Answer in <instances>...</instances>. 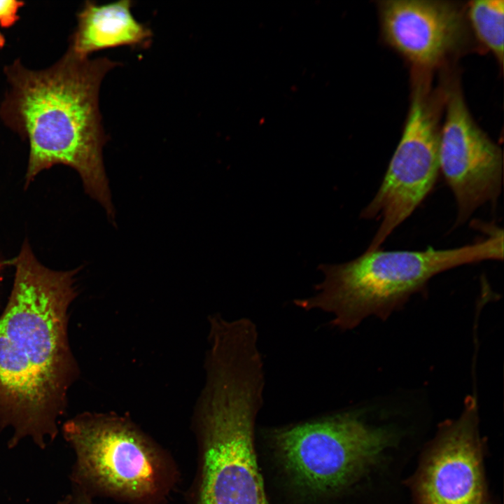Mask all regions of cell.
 Instances as JSON below:
<instances>
[{"label": "cell", "mask_w": 504, "mask_h": 504, "mask_svg": "<svg viewBox=\"0 0 504 504\" xmlns=\"http://www.w3.org/2000/svg\"><path fill=\"white\" fill-rule=\"evenodd\" d=\"M11 263L13 287L0 317V428L13 430L8 448L31 438L43 449L59 433L67 391L78 375L67 336L78 270L46 267L27 241Z\"/></svg>", "instance_id": "1"}, {"label": "cell", "mask_w": 504, "mask_h": 504, "mask_svg": "<svg viewBox=\"0 0 504 504\" xmlns=\"http://www.w3.org/2000/svg\"><path fill=\"white\" fill-rule=\"evenodd\" d=\"M118 64L107 57H80L69 48L42 70L27 69L16 59L4 68L8 89L0 106L4 124L29 146L25 187L43 170L67 165L112 220L115 211L102 155L106 136L98 98L104 76Z\"/></svg>", "instance_id": "2"}, {"label": "cell", "mask_w": 504, "mask_h": 504, "mask_svg": "<svg viewBox=\"0 0 504 504\" xmlns=\"http://www.w3.org/2000/svg\"><path fill=\"white\" fill-rule=\"evenodd\" d=\"M206 371L197 410L202 439L197 504H267L254 447L264 365L251 356H232Z\"/></svg>", "instance_id": "3"}, {"label": "cell", "mask_w": 504, "mask_h": 504, "mask_svg": "<svg viewBox=\"0 0 504 504\" xmlns=\"http://www.w3.org/2000/svg\"><path fill=\"white\" fill-rule=\"evenodd\" d=\"M503 258V231L499 228L485 239L454 248L366 250L345 263L321 265L324 279L316 286V293L293 302L306 311L330 314L332 326L349 330L369 316L386 319L441 272Z\"/></svg>", "instance_id": "4"}, {"label": "cell", "mask_w": 504, "mask_h": 504, "mask_svg": "<svg viewBox=\"0 0 504 504\" xmlns=\"http://www.w3.org/2000/svg\"><path fill=\"white\" fill-rule=\"evenodd\" d=\"M399 431L344 412L274 430L275 451L295 483L318 495L342 492L379 470L398 448Z\"/></svg>", "instance_id": "5"}, {"label": "cell", "mask_w": 504, "mask_h": 504, "mask_svg": "<svg viewBox=\"0 0 504 504\" xmlns=\"http://www.w3.org/2000/svg\"><path fill=\"white\" fill-rule=\"evenodd\" d=\"M74 449V487L90 496L111 494L136 501L155 498L166 487L162 454L128 419L113 414L83 413L62 426Z\"/></svg>", "instance_id": "6"}, {"label": "cell", "mask_w": 504, "mask_h": 504, "mask_svg": "<svg viewBox=\"0 0 504 504\" xmlns=\"http://www.w3.org/2000/svg\"><path fill=\"white\" fill-rule=\"evenodd\" d=\"M437 113L425 82L418 81L400 141L383 181L360 217L379 226L366 250L380 248L432 190L440 170Z\"/></svg>", "instance_id": "7"}, {"label": "cell", "mask_w": 504, "mask_h": 504, "mask_svg": "<svg viewBox=\"0 0 504 504\" xmlns=\"http://www.w3.org/2000/svg\"><path fill=\"white\" fill-rule=\"evenodd\" d=\"M439 137V164L457 204L456 225L479 206L494 204L501 191L503 153L475 123L457 86L445 93Z\"/></svg>", "instance_id": "8"}, {"label": "cell", "mask_w": 504, "mask_h": 504, "mask_svg": "<svg viewBox=\"0 0 504 504\" xmlns=\"http://www.w3.org/2000/svg\"><path fill=\"white\" fill-rule=\"evenodd\" d=\"M418 504H486L476 398L460 416L440 426L414 476Z\"/></svg>", "instance_id": "9"}, {"label": "cell", "mask_w": 504, "mask_h": 504, "mask_svg": "<svg viewBox=\"0 0 504 504\" xmlns=\"http://www.w3.org/2000/svg\"><path fill=\"white\" fill-rule=\"evenodd\" d=\"M378 8L384 39L417 67L437 65L465 39V17L454 2L385 0Z\"/></svg>", "instance_id": "10"}, {"label": "cell", "mask_w": 504, "mask_h": 504, "mask_svg": "<svg viewBox=\"0 0 504 504\" xmlns=\"http://www.w3.org/2000/svg\"><path fill=\"white\" fill-rule=\"evenodd\" d=\"M132 2L105 5L86 1L77 15V27L69 48L82 57L98 50L122 46L146 45L152 33L133 16Z\"/></svg>", "instance_id": "11"}, {"label": "cell", "mask_w": 504, "mask_h": 504, "mask_svg": "<svg viewBox=\"0 0 504 504\" xmlns=\"http://www.w3.org/2000/svg\"><path fill=\"white\" fill-rule=\"evenodd\" d=\"M466 16L477 38L493 53L502 66L504 57V1H472L467 6Z\"/></svg>", "instance_id": "12"}, {"label": "cell", "mask_w": 504, "mask_h": 504, "mask_svg": "<svg viewBox=\"0 0 504 504\" xmlns=\"http://www.w3.org/2000/svg\"><path fill=\"white\" fill-rule=\"evenodd\" d=\"M24 5V3L21 1L1 0L0 26L9 28L15 24L20 18L18 12Z\"/></svg>", "instance_id": "13"}, {"label": "cell", "mask_w": 504, "mask_h": 504, "mask_svg": "<svg viewBox=\"0 0 504 504\" xmlns=\"http://www.w3.org/2000/svg\"><path fill=\"white\" fill-rule=\"evenodd\" d=\"M71 496V504H93L90 496L78 489L74 488V493Z\"/></svg>", "instance_id": "14"}, {"label": "cell", "mask_w": 504, "mask_h": 504, "mask_svg": "<svg viewBox=\"0 0 504 504\" xmlns=\"http://www.w3.org/2000/svg\"><path fill=\"white\" fill-rule=\"evenodd\" d=\"M71 495H67L63 499L59 500L57 503V504H71Z\"/></svg>", "instance_id": "15"}, {"label": "cell", "mask_w": 504, "mask_h": 504, "mask_svg": "<svg viewBox=\"0 0 504 504\" xmlns=\"http://www.w3.org/2000/svg\"><path fill=\"white\" fill-rule=\"evenodd\" d=\"M6 39L5 37L3 36V34L0 31V49L2 48L5 46Z\"/></svg>", "instance_id": "16"}]
</instances>
